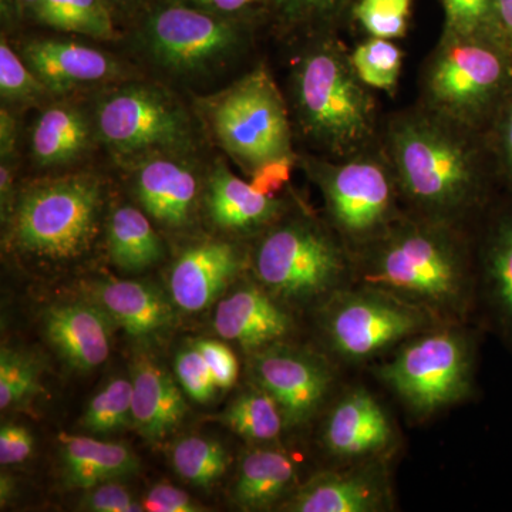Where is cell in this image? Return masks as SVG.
I'll return each mask as SVG.
<instances>
[{
  "mask_svg": "<svg viewBox=\"0 0 512 512\" xmlns=\"http://www.w3.org/2000/svg\"><path fill=\"white\" fill-rule=\"evenodd\" d=\"M63 484L87 490L94 485L120 481L140 470V458L123 443H109L84 436H60Z\"/></svg>",
  "mask_w": 512,
  "mask_h": 512,
  "instance_id": "obj_25",
  "label": "cell"
},
{
  "mask_svg": "<svg viewBox=\"0 0 512 512\" xmlns=\"http://www.w3.org/2000/svg\"><path fill=\"white\" fill-rule=\"evenodd\" d=\"M133 20L138 53L154 69L187 82L227 69L244 52L252 29L173 0H147Z\"/></svg>",
  "mask_w": 512,
  "mask_h": 512,
  "instance_id": "obj_5",
  "label": "cell"
},
{
  "mask_svg": "<svg viewBox=\"0 0 512 512\" xmlns=\"http://www.w3.org/2000/svg\"><path fill=\"white\" fill-rule=\"evenodd\" d=\"M47 28L99 40L117 39V20L104 0H43L32 18Z\"/></svg>",
  "mask_w": 512,
  "mask_h": 512,
  "instance_id": "obj_29",
  "label": "cell"
},
{
  "mask_svg": "<svg viewBox=\"0 0 512 512\" xmlns=\"http://www.w3.org/2000/svg\"><path fill=\"white\" fill-rule=\"evenodd\" d=\"M42 2L43 0H6L8 8L13 10L15 16H28V18H32L33 12Z\"/></svg>",
  "mask_w": 512,
  "mask_h": 512,
  "instance_id": "obj_51",
  "label": "cell"
},
{
  "mask_svg": "<svg viewBox=\"0 0 512 512\" xmlns=\"http://www.w3.org/2000/svg\"><path fill=\"white\" fill-rule=\"evenodd\" d=\"M175 473L195 487H211L228 471L231 457L218 441L200 436L185 437L171 448Z\"/></svg>",
  "mask_w": 512,
  "mask_h": 512,
  "instance_id": "obj_31",
  "label": "cell"
},
{
  "mask_svg": "<svg viewBox=\"0 0 512 512\" xmlns=\"http://www.w3.org/2000/svg\"><path fill=\"white\" fill-rule=\"evenodd\" d=\"M353 284L420 306L441 323H467L477 301V265L456 225L404 214L352 254Z\"/></svg>",
  "mask_w": 512,
  "mask_h": 512,
  "instance_id": "obj_1",
  "label": "cell"
},
{
  "mask_svg": "<svg viewBox=\"0 0 512 512\" xmlns=\"http://www.w3.org/2000/svg\"><path fill=\"white\" fill-rule=\"evenodd\" d=\"M133 382V429L150 443L173 433L187 413L174 377L147 356H138L131 370Z\"/></svg>",
  "mask_w": 512,
  "mask_h": 512,
  "instance_id": "obj_24",
  "label": "cell"
},
{
  "mask_svg": "<svg viewBox=\"0 0 512 512\" xmlns=\"http://www.w3.org/2000/svg\"><path fill=\"white\" fill-rule=\"evenodd\" d=\"M107 249L111 262L128 274L146 271L164 256L163 239L150 217L133 205H121L110 215Z\"/></svg>",
  "mask_w": 512,
  "mask_h": 512,
  "instance_id": "obj_28",
  "label": "cell"
},
{
  "mask_svg": "<svg viewBox=\"0 0 512 512\" xmlns=\"http://www.w3.org/2000/svg\"><path fill=\"white\" fill-rule=\"evenodd\" d=\"M39 360L22 350H0V409H18L42 392Z\"/></svg>",
  "mask_w": 512,
  "mask_h": 512,
  "instance_id": "obj_34",
  "label": "cell"
},
{
  "mask_svg": "<svg viewBox=\"0 0 512 512\" xmlns=\"http://www.w3.org/2000/svg\"><path fill=\"white\" fill-rule=\"evenodd\" d=\"M329 456L359 461L387 457L396 444V430L382 403L365 387H350L333 403L320 430Z\"/></svg>",
  "mask_w": 512,
  "mask_h": 512,
  "instance_id": "obj_15",
  "label": "cell"
},
{
  "mask_svg": "<svg viewBox=\"0 0 512 512\" xmlns=\"http://www.w3.org/2000/svg\"><path fill=\"white\" fill-rule=\"evenodd\" d=\"M296 477L298 466L292 456L275 448H258L242 457L232 498L242 510H268L291 491Z\"/></svg>",
  "mask_w": 512,
  "mask_h": 512,
  "instance_id": "obj_27",
  "label": "cell"
},
{
  "mask_svg": "<svg viewBox=\"0 0 512 512\" xmlns=\"http://www.w3.org/2000/svg\"><path fill=\"white\" fill-rule=\"evenodd\" d=\"M476 265V305L512 353V202L488 222Z\"/></svg>",
  "mask_w": 512,
  "mask_h": 512,
  "instance_id": "obj_19",
  "label": "cell"
},
{
  "mask_svg": "<svg viewBox=\"0 0 512 512\" xmlns=\"http://www.w3.org/2000/svg\"><path fill=\"white\" fill-rule=\"evenodd\" d=\"M394 508L387 457L349 461L315 474L282 504L291 512H386Z\"/></svg>",
  "mask_w": 512,
  "mask_h": 512,
  "instance_id": "obj_14",
  "label": "cell"
},
{
  "mask_svg": "<svg viewBox=\"0 0 512 512\" xmlns=\"http://www.w3.org/2000/svg\"><path fill=\"white\" fill-rule=\"evenodd\" d=\"M353 0H271V15L288 28L315 29L338 20Z\"/></svg>",
  "mask_w": 512,
  "mask_h": 512,
  "instance_id": "obj_38",
  "label": "cell"
},
{
  "mask_svg": "<svg viewBox=\"0 0 512 512\" xmlns=\"http://www.w3.org/2000/svg\"><path fill=\"white\" fill-rule=\"evenodd\" d=\"M389 161L353 154L343 163L309 161L325 200L330 227L350 254L382 237L403 217L399 185Z\"/></svg>",
  "mask_w": 512,
  "mask_h": 512,
  "instance_id": "obj_12",
  "label": "cell"
},
{
  "mask_svg": "<svg viewBox=\"0 0 512 512\" xmlns=\"http://www.w3.org/2000/svg\"><path fill=\"white\" fill-rule=\"evenodd\" d=\"M97 140L93 116L69 101L52 103L30 128V157L45 170L67 167L86 156Z\"/></svg>",
  "mask_w": 512,
  "mask_h": 512,
  "instance_id": "obj_23",
  "label": "cell"
},
{
  "mask_svg": "<svg viewBox=\"0 0 512 512\" xmlns=\"http://www.w3.org/2000/svg\"><path fill=\"white\" fill-rule=\"evenodd\" d=\"M471 133L427 109L392 121L389 163L410 214L461 228L483 205L487 175Z\"/></svg>",
  "mask_w": 512,
  "mask_h": 512,
  "instance_id": "obj_2",
  "label": "cell"
},
{
  "mask_svg": "<svg viewBox=\"0 0 512 512\" xmlns=\"http://www.w3.org/2000/svg\"><path fill=\"white\" fill-rule=\"evenodd\" d=\"M117 22L123 19H133L138 10L146 5L147 0H104Z\"/></svg>",
  "mask_w": 512,
  "mask_h": 512,
  "instance_id": "obj_50",
  "label": "cell"
},
{
  "mask_svg": "<svg viewBox=\"0 0 512 512\" xmlns=\"http://www.w3.org/2000/svg\"><path fill=\"white\" fill-rule=\"evenodd\" d=\"M466 323H443L413 336L380 363L376 375L416 421L474 394L477 345Z\"/></svg>",
  "mask_w": 512,
  "mask_h": 512,
  "instance_id": "obj_6",
  "label": "cell"
},
{
  "mask_svg": "<svg viewBox=\"0 0 512 512\" xmlns=\"http://www.w3.org/2000/svg\"><path fill=\"white\" fill-rule=\"evenodd\" d=\"M293 164H295L293 154L268 161V163L259 165L254 173L249 175L251 177L249 183L262 194L278 197L276 194L291 178Z\"/></svg>",
  "mask_w": 512,
  "mask_h": 512,
  "instance_id": "obj_45",
  "label": "cell"
},
{
  "mask_svg": "<svg viewBox=\"0 0 512 512\" xmlns=\"http://www.w3.org/2000/svg\"><path fill=\"white\" fill-rule=\"evenodd\" d=\"M197 107L212 137L248 175L259 165L293 154L288 109L265 66L198 100Z\"/></svg>",
  "mask_w": 512,
  "mask_h": 512,
  "instance_id": "obj_10",
  "label": "cell"
},
{
  "mask_svg": "<svg viewBox=\"0 0 512 512\" xmlns=\"http://www.w3.org/2000/svg\"><path fill=\"white\" fill-rule=\"evenodd\" d=\"M103 197V183L92 173L37 181L16 198L10 245L40 261L79 258L99 234Z\"/></svg>",
  "mask_w": 512,
  "mask_h": 512,
  "instance_id": "obj_7",
  "label": "cell"
},
{
  "mask_svg": "<svg viewBox=\"0 0 512 512\" xmlns=\"http://www.w3.org/2000/svg\"><path fill=\"white\" fill-rule=\"evenodd\" d=\"M92 116L97 140L127 167L163 154L191 156L197 144L190 113L158 84L113 87L97 101Z\"/></svg>",
  "mask_w": 512,
  "mask_h": 512,
  "instance_id": "obj_9",
  "label": "cell"
},
{
  "mask_svg": "<svg viewBox=\"0 0 512 512\" xmlns=\"http://www.w3.org/2000/svg\"><path fill=\"white\" fill-rule=\"evenodd\" d=\"M190 157L163 154L131 165L141 210L168 229L190 227L204 190Z\"/></svg>",
  "mask_w": 512,
  "mask_h": 512,
  "instance_id": "obj_16",
  "label": "cell"
},
{
  "mask_svg": "<svg viewBox=\"0 0 512 512\" xmlns=\"http://www.w3.org/2000/svg\"><path fill=\"white\" fill-rule=\"evenodd\" d=\"M221 423L238 436L258 443H269L286 430L284 416L271 394L254 386L239 394L220 416Z\"/></svg>",
  "mask_w": 512,
  "mask_h": 512,
  "instance_id": "obj_30",
  "label": "cell"
},
{
  "mask_svg": "<svg viewBox=\"0 0 512 512\" xmlns=\"http://www.w3.org/2000/svg\"><path fill=\"white\" fill-rule=\"evenodd\" d=\"M291 94L299 130L326 153L350 157L372 140L375 97L339 43L322 39L305 47L293 64Z\"/></svg>",
  "mask_w": 512,
  "mask_h": 512,
  "instance_id": "obj_3",
  "label": "cell"
},
{
  "mask_svg": "<svg viewBox=\"0 0 512 512\" xmlns=\"http://www.w3.org/2000/svg\"><path fill=\"white\" fill-rule=\"evenodd\" d=\"M80 508L92 512H138L144 511V505L137 503L133 495L119 481L94 485L87 488Z\"/></svg>",
  "mask_w": 512,
  "mask_h": 512,
  "instance_id": "obj_42",
  "label": "cell"
},
{
  "mask_svg": "<svg viewBox=\"0 0 512 512\" xmlns=\"http://www.w3.org/2000/svg\"><path fill=\"white\" fill-rule=\"evenodd\" d=\"M258 284L281 302L322 305L353 284L352 254L333 229L309 217L274 222L251 255Z\"/></svg>",
  "mask_w": 512,
  "mask_h": 512,
  "instance_id": "obj_4",
  "label": "cell"
},
{
  "mask_svg": "<svg viewBox=\"0 0 512 512\" xmlns=\"http://www.w3.org/2000/svg\"><path fill=\"white\" fill-rule=\"evenodd\" d=\"M194 343L210 365L218 389H231L237 383L239 373L234 352L217 340H195Z\"/></svg>",
  "mask_w": 512,
  "mask_h": 512,
  "instance_id": "obj_43",
  "label": "cell"
},
{
  "mask_svg": "<svg viewBox=\"0 0 512 512\" xmlns=\"http://www.w3.org/2000/svg\"><path fill=\"white\" fill-rule=\"evenodd\" d=\"M144 510L151 512H198L201 505L183 490L170 484L154 485L144 498Z\"/></svg>",
  "mask_w": 512,
  "mask_h": 512,
  "instance_id": "obj_46",
  "label": "cell"
},
{
  "mask_svg": "<svg viewBox=\"0 0 512 512\" xmlns=\"http://www.w3.org/2000/svg\"><path fill=\"white\" fill-rule=\"evenodd\" d=\"M0 94L8 104H33L52 96L5 35L0 40Z\"/></svg>",
  "mask_w": 512,
  "mask_h": 512,
  "instance_id": "obj_35",
  "label": "cell"
},
{
  "mask_svg": "<svg viewBox=\"0 0 512 512\" xmlns=\"http://www.w3.org/2000/svg\"><path fill=\"white\" fill-rule=\"evenodd\" d=\"M175 376L194 402L208 403L217 396L218 386L210 365L195 343L185 346L175 356Z\"/></svg>",
  "mask_w": 512,
  "mask_h": 512,
  "instance_id": "obj_39",
  "label": "cell"
},
{
  "mask_svg": "<svg viewBox=\"0 0 512 512\" xmlns=\"http://www.w3.org/2000/svg\"><path fill=\"white\" fill-rule=\"evenodd\" d=\"M80 426L93 434H113L133 427V382L117 377L90 400Z\"/></svg>",
  "mask_w": 512,
  "mask_h": 512,
  "instance_id": "obj_32",
  "label": "cell"
},
{
  "mask_svg": "<svg viewBox=\"0 0 512 512\" xmlns=\"http://www.w3.org/2000/svg\"><path fill=\"white\" fill-rule=\"evenodd\" d=\"M18 144V123L8 107L0 110V158H15Z\"/></svg>",
  "mask_w": 512,
  "mask_h": 512,
  "instance_id": "obj_48",
  "label": "cell"
},
{
  "mask_svg": "<svg viewBox=\"0 0 512 512\" xmlns=\"http://www.w3.org/2000/svg\"><path fill=\"white\" fill-rule=\"evenodd\" d=\"M491 151L500 177L512 190V87L491 120Z\"/></svg>",
  "mask_w": 512,
  "mask_h": 512,
  "instance_id": "obj_40",
  "label": "cell"
},
{
  "mask_svg": "<svg viewBox=\"0 0 512 512\" xmlns=\"http://www.w3.org/2000/svg\"><path fill=\"white\" fill-rule=\"evenodd\" d=\"M357 76L370 89L393 93L402 73L403 52L393 40L370 37L350 55Z\"/></svg>",
  "mask_w": 512,
  "mask_h": 512,
  "instance_id": "obj_33",
  "label": "cell"
},
{
  "mask_svg": "<svg viewBox=\"0 0 512 512\" xmlns=\"http://www.w3.org/2000/svg\"><path fill=\"white\" fill-rule=\"evenodd\" d=\"M413 0H357L353 15L370 37L402 39L409 28Z\"/></svg>",
  "mask_w": 512,
  "mask_h": 512,
  "instance_id": "obj_37",
  "label": "cell"
},
{
  "mask_svg": "<svg viewBox=\"0 0 512 512\" xmlns=\"http://www.w3.org/2000/svg\"><path fill=\"white\" fill-rule=\"evenodd\" d=\"M214 326L222 339L255 352L284 342L295 322L284 303L258 284L244 286L222 299L215 312Z\"/></svg>",
  "mask_w": 512,
  "mask_h": 512,
  "instance_id": "obj_21",
  "label": "cell"
},
{
  "mask_svg": "<svg viewBox=\"0 0 512 512\" xmlns=\"http://www.w3.org/2000/svg\"><path fill=\"white\" fill-rule=\"evenodd\" d=\"M205 211L215 227L234 234L265 231L284 215V201L269 197L217 161L204 181Z\"/></svg>",
  "mask_w": 512,
  "mask_h": 512,
  "instance_id": "obj_20",
  "label": "cell"
},
{
  "mask_svg": "<svg viewBox=\"0 0 512 512\" xmlns=\"http://www.w3.org/2000/svg\"><path fill=\"white\" fill-rule=\"evenodd\" d=\"M13 497H15V481L12 480V477L2 474V478H0V503H2V507L9 504Z\"/></svg>",
  "mask_w": 512,
  "mask_h": 512,
  "instance_id": "obj_52",
  "label": "cell"
},
{
  "mask_svg": "<svg viewBox=\"0 0 512 512\" xmlns=\"http://www.w3.org/2000/svg\"><path fill=\"white\" fill-rule=\"evenodd\" d=\"M92 295L111 322L134 338L157 335L173 323V306L153 286L104 281L93 285Z\"/></svg>",
  "mask_w": 512,
  "mask_h": 512,
  "instance_id": "obj_26",
  "label": "cell"
},
{
  "mask_svg": "<svg viewBox=\"0 0 512 512\" xmlns=\"http://www.w3.org/2000/svg\"><path fill=\"white\" fill-rule=\"evenodd\" d=\"M35 448V439L26 427L6 423L0 429V463L13 466L28 460Z\"/></svg>",
  "mask_w": 512,
  "mask_h": 512,
  "instance_id": "obj_44",
  "label": "cell"
},
{
  "mask_svg": "<svg viewBox=\"0 0 512 512\" xmlns=\"http://www.w3.org/2000/svg\"><path fill=\"white\" fill-rule=\"evenodd\" d=\"M15 177V158H0V208L3 221H9L15 207Z\"/></svg>",
  "mask_w": 512,
  "mask_h": 512,
  "instance_id": "obj_47",
  "label": "cell"
},
{
  "mask_svg": "<svg viewBox=\"0 0 512 512\" xmlns=\"http://www.w3.org/2000/svg\"><path fill=\"white\" fill-rule=\"evenodd\" d=\"M249 373L256 386L271 394L286 429H301L320 413L335 383V373L318 353L274 343L252 352Z\"/></svg>",
  "mask_w": 512,
  "mask_h": 512,
  "instance_id": "obj_13",
  "label": "cell"
},
{
  "mask_svg": "<svg viewBox=\"0 0 512 512\" xmlns=\"http://www.w3.org/2000/svg\"><path fill=\"white\" fill-rule=\"evenodd\" d=\"M319 322L330 352L346 363L387 355L424 330L443 325L420 306L362 284L346 286L326 299Z\"/></svg>",
  "mask_w": 512,
  "mask_h": 512,
  "instance_id": "obj_11",
  "label": "cell"
},
{
  "mask_svg": "<svg viewBox=\"0 0 512 512\" xmlns=\"http://www.w3.org/2000/svg\"><path fill=\"white\" fill-rule=\"evenodd\" d=\"M173 2L252 26H255L266 13H271V0H173Z\"/></svg>",
  "mask_w": 512,
  "mask_h": 512,
  "instance_id": "obj_41",
  "label": "cell"
},
{
  "mask_svg": "<svg viewBox=\"0 0 512 512\" xmlns=\"http://www.w3.org/2000/svg\"><path fill=\"white\" fill-rule=\"evenodd\" d=\"M111 320L90 303H62L43 313V328L49 342L73 369L89 372L109 359Z\"/></svg>",
  "mask_w": 512,
  "mask_h": 512,
  "instance_id": "obj_22",
  "label": "cell"
},
{
  "mask_svg": "<svg viewBox=\"0 0 512 512\" xmlns=\"http://www.w3.org/2000/svg\"><path fill=\"white\" fill-rule=\"evenodd\" d=\"M512 87V55L488 37L441 36L423 77L426 109L476 131Z\"/></svg>",
  "mask_w": 512,
  "mask_h": 512,
  "instance_id": "obj_8",
  "label": "cell"
},
{
  "mask_svg": "<svg viewBox=\"0 0 512 512\" xmlns=\"http://www.w3.org/2000/svg\"><path fill=\"white\" fill-rule=\"evenodd\" d=\"M441 6L444 12V30L441 36L488 37L497 42V0H441Z\"/></svg>",
  "mask_w": 512,
  "mask_h": 512,
  "instance_id": "obj_36",
  "label": "cell"
},
{
  "mask_svg": "<svg viewBox=\"0 0 512 512\" xmlns=\"http://www.w3.org/2000/svg\"><path fill=\"white\" fill-rule=\"evenodd\" d=\"M245 266V255L221 239L198 242L178 256L170 272L174 305L184 312H200L222 295Z\"/></svg>",
  "mask_w": 512,
  "mask_h": 512,
  "instance_id": "obj_18",
  "label": "cell"
},
{
  "mask_svg": "<svg viewBox=\"0 0 512 512\" xmlns=\"http://www.w3.org/2000/svg\"><path fill=\"white\" fill-rule=\"evenodd\" d=\"M495 33L497 42L512 55V0H497Z\"/></svg>",
  "mask_w": 512,
  "mask_h": 512,
  "instance_id": "obj_49",
  "label": "cell"
},
{
  "mask_svg": "<svg viewBox=\"0 0 512 512\" xmlns=\"http://www.w3.org/2000/svg\"><path fill=\"white\" fill-rule=\"evenodd\" d=\"M26 64L52 94L116 82L123 67L109 53L64 39H32L19 50Z\"/></svg>",
  "mask_w": 512,
  "mask_h": 512,
  "instance_id": "obj_17",
  "label": "cell"
}]
</instances>
